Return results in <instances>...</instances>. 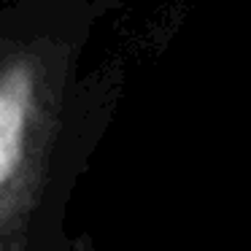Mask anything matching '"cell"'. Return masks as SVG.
Returning <instances> with one entry per match:
<instances>
[{
    "instance_id": "cell-1",
    "label": "cell",
    "mask_w": 251,
    "mask_h": 251,
    "mask_svg": "<svg viewBox=\"0 0 251 251\" xmlns=\"http://www.w3.org/2000/svg\"><path fill=\"white\" fill-rule=\"evenodd\" d=\"M30 103V73L25 65H11L0 84V184L11 186L22 168L25 125Z\"/></svg>"
}]
</instances>
